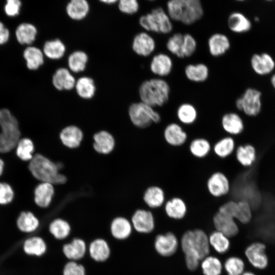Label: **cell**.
Wrapping results in <instances>:
<instances>
[{
  "mask_svg": "<svg viewBox=\"0 0 275 275\" xmlns=\"http://www.w3.org/2000/svg\"><path fill=\"white\" fill-rule=\"evenodd\" d=\"M28 168L32 176L40 182H49L57 186L67 181L66 177L59 171L56 163L41 153L33 155Z\"/></svg>",
  "mask_w": 275,
  "mask_h": 275,
  "instance_id": "6da1fadb",
  "label": "cell"
},
{
  "mask_svg": "<svg viewBox=\"0 0 275 275\" xmlns=\"http://www.w3.org/2000/svg\"><path fill=\"white\" fill-rule=\"evenodd\" d=\"M170 93L168 81L157 77L144 80L139 88L141 101L154 108L164 105L169 100Z\"/></svg>",
  "mask_w": 275,
  "mask_h": 275,
  "instance_id": "7a4b0ae2",
  "label": "cell"
},
{
  "mask_svg": "<svg viewBox=\"0 0 275 275\" xmlns=\"http://www.w3.org/2000/svg\"><path fill=\"white\" fill-rule=\"evenodd\" d=\"M167 9L171 19L186 25L196 22L203 15L200 0H169Z\"/></svg>",
  "mask_w": 275,
  "mask_h": 275,
  "instance_id": "3957f363",
  "label": "cell"
},
{
  "mask_svg": "<svg viewBox=\"0 0 275 275\" xmlns=\"http://www.w3.org/2000/svg\"><path fill=\"white\" fill-rule=\"evenodd\" d=\"M179 244L184 256L196 257L201 261L210 254L208 235L201 229L185 231L181 236Z\"/></svg>",
  "mask_w": 275,
  "mask_h": 275,
  "instance_id": "277c9868",
  "label": "cell"
},
{
  "mask_svg": "<svg viewBox=\"0 0 275 275\" xmlns=\"http://www.w3.org/2000/svg\"><path fill=\"white\" fill-rule=\"evenodd\" d=\"M21 138L17 119L7 108L0 109V153L14 149Z\"/></svg>",
  "mask_w": 275,
  "mask_h": 275,
  "instance_id": "5b68a950",
  "label": "cell"
},
{
  "mask_svg": "<svg viewBox=\"0 0 275 275\" xmlns=\"http://www.w3.org/2000/svg\"><path fill=\"white\" fill-rule=\"evenodd\" d=\"M128 114L131 124L141 129L157 124L161 120V115L154 107L141 101L132 103L128 108Z\"/></svg>",
  "mask_w": 275,
  "mask_h": 275,
  "instance_id": "8992f818",
  "label": "cell"
},
{
  "mask_svg": "<svg viewBox=\"0 0 275 275\" xmlns=\"http://www.w3.org/2000/svg\"><path fill=\"white\" fill-rule=\"evenodd\" d=\"M140 24L145 30L167 34L173 30V24L168 14L161 8L153 9L150 13L142 16Z\"/></svg>",
  "mask_w": 275,
  "mask_h": 275,
  "instance_id": "52a82bcc",
  "label": "cell"
},
{
  "mask_svg": "<svg viewBox=\"0 0 275 275\" xmlns=\"http://www.w3.org/2000/svg\"><path fill=\"white\" fill-rule=\"evenodd\" d=\"M235 104L237 109L246 116H256L261 109V93L256 89L249 88L236 99Z\"/></svg>",
  "mask_w": 275,
  "mask_h": 275,
  "instance_id": "ba28073f",
  "label": "cell"
},
{
  "mask_svg": "<svg viewBox=\"0 0 275 275\" xmlns=\"http://www.w3.org/2000/svg\"><path fill=\"white\" fill-rule=\"evenodd\" d=\"M244 255L249 263L255 268L264 270L269 263L264 243L255 241L248 245L244 250Z\"/></svg>",
  "mask_w": 275,
  "mask_h": 275,
  "instance_id": "9c48e42d",
  "label": "cell"
},
{
  "mask_svg": "<svg viewBox=\"0 0 275 275\" xmlns=\"http://www.w3.org/2000/svg\"><path fill=\"white\" fill-rule=\"evenodd\" d=\"M133 229L141 234H149L155 228V218L152 211L148 208L136 209L130 218Z\"/></svg>",
  "mask_w": 275,
  "mask_h": 275,
  "instance_id": "30bf717a",
  "label": "cell"
},
{
  "mask_svg": "<svg viewBox=\"0 0 275 275\" xmlns=\"http://www.w3.org/2000/svg\"><path fill=\"white\" fill-rule=\"evenodd\" d=\"M179 242L176 235L172 232L158 234L154 246L157 253L163 257L173 256L177 251Z\"/></svg>",
  "mask_w": 275,
  "mask_h": 275,
  "instance_id": "8fae6325",
  "label": "cell"
},
{
  "mask_svg": "<svg viewBox=\"0 0 275 275\" xmlns=\"http://www.w3.org/2000/svg\"><path fill=\"white\" fill-rule=\"evenodd\" d=\"M230 186L228 177L220 171L213 173L206 182L208 193L215 198H220L227 195L230 190Z\"/></svg>",
  "mask_w": 275,
  "mask_h": 275,
  "instance_id": "7c38bea8",
  "label": "cell"
},
{
  "mask_svg": "<svg viewBox=\"0 0 275 275\" xmlns=\"http://www.w3.org/2000/svg\"><path fill=\"white\" fill-rule=\"evenodd\" d=\"M62 145L70 149L78 148L84 138L82 130L77 125L69 124L63 127L59 134Z\"/></svg>",
  "mask_w": 275,
  "mask_h": 275,
  "instance_id": "4fadbf2b",
  "label": "cell"
},
{
  "mask_svg": "<svg viewBox=\"0 0 275 275\" xmlns=\"http://www.w3.org/2000/svg\"><path fill=\"white\" fill-rule=\"evenodd\" d=\"M173 67L172 58L164 52H159L154 55L149 65L151 72L160 78L169 76L172 72Z\"/></svg>",
  "mask_w": 275,
  "mask_h": 275,
  "instance_id": "5bb4252c",
  "label": "cell"
},
{
  "mask_svg": "<svg viewBox=\"0 0 275 275\" xmlns=\"http://www.w3.org/2000/svg\"><path fill=\"white\" fill-rule=\"evenodd\" d=\"M215 230L219 231L229 238L236 236L239 228L236 221L232 217L217 211L212 217Z\"/></svg>",
  "mask_w": 275,
  "mask_h": 275,
  "instance_id": "9a60e30c",
  "label": "cell"
},
{
  "mask_svg": "<svg viewBox=\"0 0 275 275\" xmlns=\"http://www.w3.org/2000/svg\"><path fill=\"white\" fill-rule=\"evenodd\" d=\"M55 193V186L53 184L40 182L34 189V202L41 208H48L53 202Z\"/></svg>",
  "mask_w": 275,
  "mask_h": 275,
  "instance_id": "2e32d148",
  "label": "cell"
},
{
  "mask_svg": "<svg viewBox=\"0 0 275 275\" xmlns=\"http://www.w3.org/2000/svg\"><path fill=\"white\" fill-rule=\"evenodd\" d=\"M93 147L95 152L101 155L111 153L116 146L115 138L106 130H100L93 135Z\"/></svg>",
  "mask_w": 275,
  "mask_h": 275,
  "instance_id": "e0dca14e",
  "label": "cell"
},
{
  "mask_svg": "<svg viewBox=\"0 0 275 275\" xmlns=\"http://www.w3.org/2000/svg\"><path fill=\"white\" fill-rule=\"evenodd\" d=\"M154 39L146 32H141L135 36L132 43L133 51L138 55L144 57L150 56L156 49Z\"/></svg>",
  "mask_w": 275,
  "mask_h": 275,
  "instance_id": "ac0fdd59",
  "label": "cell"
},
{
  "mask_svg": "<svg viewBox=\"0 0 275 275\" xmlns=\"http://www.w3.org/2000/svg\"><path fill=\"white\" fill-rule=\"evenodd\" d=\"M76 79L71 72L65 67L57 68L51 76L53 87L58 91L74 88Z\"/></svg>",
  "mask_w": 275,
  "mask_h": 275,
  "instance_id": "d6986e66",
  "label": "cell"
},
{
  "mask_svg": "<svg viewBox=\"0 0 275 275\" xmlns=\"http://www.w3.org/2000/svg\"><path fill=\"white\" fill-rule=\"evenodd\" d=\"M163 136L166 142L173 147L182 146L188 138L186 132L181 125L176 122L170 123L165 127Z\"/></svg>",
  "mask_w": 275,
  "mask_h": 275,
  "instance_id": "ffe728a7",
  "label": "cell"
},
{
  "mask_svg": "<svg viewBox=\"0 0 275 275\" xmlns=\"http://www.w3.org/2000/svg\"><path fill=\"white\" fill-rule=\"evenodd\" d=\"M143 201L148 209H158L162 206L166 202L164 191L159 185H150L144 191Z\"/></svg>",
  "mask_w": 275,
  "mask_h": 275,
  "instance_id": "44dd1931",
  "label": "cell"
},
{
  "mask_svg": "<svg viewBox=\"0 0 275 275\" xmlns=\"http://www.w3.org/2000/svg\"><path fill=\"white\" fill-rule=\"evenodd\" d=\"M207 46L210 54L214 58L225 54L231 47L229 38L224 34L215 33L208 39Z\"/></svg>",
  "mask_w": 275,
  "mask_h": 275,
  "instance_id": "7402d4cb",
  "label": "cell"
},
{
  "mask_svg": "<svg viewBox=\"0 0 275 275\" xmlns=\"http://www.w3.org/2000/svg\"><path fill=\"white\" fill-rule=\"evenodd\" d=\"M130 219L122 216L114 217L109 225L111 235L118 240H123L128 238L133 231Z\"/></svg>",
  "mask_w": 275,
  "mask_h": 275,
  "instance_id": "603a6c76",
  "label": "cell"
},
{
  "mask_svg": "<svg viewBox=\"0 0 275 275\" xmlns=\"http://www.w3.org/2000/svg\"><path fill=\"white\" fill-rule=\"evenodd\" d=\"M251 65L256 74L265 75L270 73L274 70L275 62L268 53H256L251 58Z\"/></svg>",
  "mask_w": 275,
  "mask_h": 275,
  "instance_id": "cb8c5ba5",
  "label": "cell"
},
{
  "mask_svg": "<svg viewBox=\"0 0 275 275\" xmlns=\"http://www.w3.org/2000/svg\"><path fill=\"white\" fill-rule=\"evenodd\" d=\"M223 129L230 136L241 134L244 129V123L241 116L235 112H228L221 118Z\"/></svg>",
  "mask_w": 275,
  "mask_h": 275,
  "instance_id": "d4e9b609",
  "label": "cell"
},
{
  "mask_svg": "<svg viewBox=\"0 0 275 275\" xmlns=\"http://www.w3.org/2000/svg\"><path fill=\"white\" fill-rule=\"evenodd\" d=\"M164 210L168 217L175 220L183 219L187 212V206L182 198L174 197L164 204Z\"/></svg>",
  "mask_w": 275,
  "mask_h": 275,
  "instance_id": "484cf974",
  "label": "cell"
},
{
  "mask_svg": "<svg viewBox=\"0 0 275 275\" xmlns=\"http://www.w3.org/2000/svg\"><path fill=\"white\" fill-rule=\"evenodd\" d=\"M23 57L26 66L30 70L39 69L45 62V57L42 49L33 45L26 47L23 52Z\"/></svg>",
  "mask_w": 275,
  "mask_h": 275,
  "instance_id": "4316f807",
  "label": "cell"
},
{
  "mask_svg": "<svg viewBox=\"0 0 275 275\" xmlns=\"http://www.w3.org/2000/svg\"><path fill=\"white\" fill-rule=\"evenodd\" d=\"M186 78L193 82H203L207 80L209 76V69L203 63L188 64L184 69Z\"/></svg>",
  "mask_w": 275,
  "mask_h": 275,
  "instance_id": "83f0119b",
  "label": "cell"
},
{
  "mask_svg": "<svg viewBox=\"0 0 275 275\" xmlns=\"http://www.w3.org/2000/svg\"><path fill=\"white\" fill-rule=\"evenodd\" d=\"M47 244L44 239L39 236L28 237L22 243V250L28 256L41 257L47 251Z\"/></svg>",
  "mask_w": 275,
  "mask_h": 275,
  "instance_id": "f1b7e54d",
  "label": "cell"
},
{
  "mask_svg": "<svg viewBox=\"0 0 275 275\" xmlns=\"http://www.w3.org/2000/svg\"><path fill=\"white\" fill-rule=\"evenodd\" d=\"M66 49L65 44L59 38L46 41L42 48L46 58L55 61L60 60L64 57Z\"/></svg>",
  "mask_w": 275,
  "mask_h": 275,
  "instance_id": "f546056e",
  "label": "cell"
},
{
  "mask_svg": "<svg viewBox=\"0 0 275 275\" xmlns=\"http://www.w3.org/2000/svg\"><path fill=\"white\" fill-rule=\"evenodd\" d=\"M38 33L36 26L28 22L21 23L17 26L15 34L17 42L22 45H32Z\"/></svg>",
  "mask_w": 275,
  "mask_h": 275,
  "instance_id": "4dcf8cb0",
  "label": "cell"
},
{
  "mask_svg": "<svg viewBox=\"0 0 275 275\" xmlns=\"http://www.w3.org/2000/svg\"><path fill=\"white\" fill-rule=\"evenodd\" d=\"M255 147L247 143L238 146L235 149V157L238 163L243 167H250L256 161L257 155Z\"/></svg>",
  "mask_w": 275,
  "mask_h": 275,
  "instance_id": "1f68e13d",
  "label": "cell"
},
{
  "mask_svg": "<svg viewBox=\"0 0 275 275\" xmlns=\"http://www.w3.org/2000/svg\"><path fill=\"white\" fill-rule=\"evenodd\" d=\"M17 229L21 232L32 233L38 230L40 221L38 217L31 211H22L16 219Z\"/></svg>",
  "mask_w": 275,
  "mask_h": 275,
  "instance_id": "d6a6232c",
  "label": "cell"
},
{
  "mask_svg": "<svg viewBox=\"0 0 275 275\" xmlns=\"http://www.w3.org/2000/svg\"><path fill=\"white\" fill-rule=\"evenodd\" d=\"M71 230L72 227L69 222L60 217L53 218L48 225L49 233L58 240L67 238L70 234Z\"/></svg>",
  "mask_w": 275,
  "mask_h": 275,
  "instance_id": "836d02e7",
  "label": "cell"
},
{
  "mask_svg": "<svg viewBox=\"0 0 275 275\" xmlns=\"http://www.w3.org/2000/svg\"><path fill=\"white\" fill-rule=\"evenodd\" d=\"M86 251L85 242L82 239L75 238L70 243L65 244L63 246L64 255L71 261L81 259Z\"/></svg>",
  "mask_w": 275,
  "mask_h": 275,
  "instance_id": "e575fe53",
  "label": "cell"
},
{
  "mask_svg": "<svg viewBox=\"0 0 275 275\" xmlns=\"http://www.w3.org/2000/svg\"><path fill=\"white\" fill-rule=\"evenodd\" d=\"M176 116L181 124L190 125L197 121L198 113L197 108L192 103L184 102L177 107Z\"/></svg>",
  "mask_w": 275,
  "mask_h": 275,
  "instance_id": "d590c367",
  "label": "cell"
},
{
  "mask_svg": "<svg viewBox=\"0 0 275 275\" xmlns=\"http://www.w3.org/2000/svg\"><path fill=\"white\" fill-rule=\"evenodd\" d=\"M89 253L93 260L102 262L108 258L111 250L106 240L102 238H97L91 242L89 246Z\"/></svg>",
  "mask_w": 275,
  "mask_h": 275,
  "instance_id": "8d00e7d4",
  "label": "cell"
},
{
  "mask_svg": "<svg viewBox=\"0 0 275 275\" xmlns=\"http://www.w3.org/2000/svg\"><path fill=\"white\" fill-rule=\"evenodd\" d=\"M228 25L232 32L238 34L246 33L252 27L250 20L239 12H234L229 16Z\"/></svg>",
  "mask_w": 275,
  "mask_h": 275,
  "instance_id": "74e56055",
  "label": "cell"
},
{
  "mask_svg": "<svg viewBox=\"0 0 275 275\" xmlns=\"http://www.w3.org/2000/svg\"><path fill=\"white\" fill-rule=\"evenodd\" d=\"M74 88L77 95L84 99H90L96 92L94 80L89 76H82L76 80Z\"/></svg>",
  "mask_w": 275,
  "mask_h": 275,
  "instance_id": "f35d334b",
  "label": "cell"
},
{
  "mask_svg": "<svg viewBox=\"0 0 275 275\" xmlns=\"http://www.w3.org/2000/svg\"><path fill=\"white\" fill-rule=\"evenodd\" d=\"M208 239L210 248L218 254H224L230 249V238L219 231L215 230L210 233Z\"/></svg>",
  "mask_w": 275,
  "mask_h": 275,
  "instance_id": "ab89813d",
  "label": "cell"
},
{
  "mask_svg": "<svg viewBox=\"0 0 275 275\" xmlns=\"http://www.w3.org/2000/svg\"><path fill=\"white\" fill-rule=\"evenodd\" d=\"M200 267L203 275H221L224 269L221 260L210 255L201 260Z\"/></svg>",
  "mask_w": 275,
  "mask_h": 275,
  "instance_id": "60d3db41",
  "label": "cell"
},
{
  "mask_svg": "<svg viewBox=\"0 0 275 275\" xmlns=\"http://www.w3.org/2000/svg\"><path fill=\"white\" fill-rule=\"evenodd\" d=\"M236 144L232 136H226L218 140L213 146L214 154L221 158L231 155L235 150Z\"/></svg>",
  "mask_w": 275,
  "mask_h": 275,
  "instance_id": "b9f144b4",
  "label": "cell"
},
{
  "mask_svg": "<svg viewBox=\"0 0 275 275\" xmlns=\"http://www.w3.org/2000/svg\"><path fill=\"white\" fill-rule=\"evenodd\" d=\"M88 56L84 51L76 50L72 52L67 59L68 69L75 73L82 72L86 68Z\"/></svg>",
  "mask_w": 275,
  "mask_h": 275,
  "instance_id": "7bdbcfd3",
  "label": "cell"
},
{
  "mask_svg": "<svg viewBox=\"0 0 275 275\" xmlns=\"http://www.w3.org/2000/svg\"><path fill=\"white\" fill-rule=\"evenodd\" d=\"M89 11V5L86 0H71L67 5L68 15L74 20L84 18Z\"/></svg>",
  "mask_w": 275,
  "mask_h": 275,
  "instance_id": "ee69618b",
  "label": "cell"
},
{
  "mask_svg": "<svg viewBox=\"0 0 275 275\" xmlns=\"http://www.w3.org/2000/svg\"><path fill=\"white\" fill-rule=\"evenodd\" d=\"M211 150L209 141L204 138L193 139L189 145V150L193 156L198 158H203L207 156Z\"/></svg>",
  "mask_w": 275,
  "mask_h": 275,
  "instance_id": "f6af8a7d",
  "label": "cell"
},
{
  "mask_svg": "<svg viewBox=\"0 0 275 275\" xmlns=\"http://www.w3.org/2000/svg\"><path fill=\"white\" fill-rule=\"evenodd\" d=\"M15 148L16 155L20 159L30 161L32 159L35 146L31 139L28 137H21Z\"/></svg>",
  "mask_w": 275,
  "mask_h": 275,
  "instance_id": "bcb514c9",
  "label": "cell"
},
{
  "mask_svg": "<svg viewBox=\"0 0 275 275\" xmlns=\"http://www.w3.org/2000/svg\"><path fill=\"white\" fill-rule=\"evenodd\" d=\"M223 268L227 275H241L245 271V264L240 257L232 256L225 260Z\"/></svg>",
  "mask_w": 275,
  "mask_h": 275,
  "instance_id": "7dc6e473",
  "label": "cell"
},
{
  "mask_svg": "<svg viewBox=\"0 0 275 275\" xmlns=\"http://www.w3.org/2000/svg\"><path fill=\"white\" fill-rule=\"evenodd\" d=\"M238 208L235 220L243 225L250 223L253 218V208L246 200L237 201Z\"/></svg>",
  "mask_w": 275,
  "mask_h": 275,
  "instance_id": "c3c4849f",
  "label": "cell"
},
{
  "mask_svg": "<svg viewBox=\"0 0 275 275\" xmlns=\"http://www.w3.org/2000/svg\"><path fill=\"white\" fill-rule=\"evenodd\" d=\"M183 40V34L177 33L169 37L166 44L168 51L179 59H181Z\"/></svg>",
  "mask_w": 275,
  "mask_h": 275,
  "instance_id": "681fc988",
  "label": "cell"
},
{
  "mask_svg": "<svg viewBox=\"0 0 275 275\" xmlns=\"http://www.w3.org/2000/svg\"><path fill=\"white\" fill-rule=\"evenodd\" d=\"M197 48V42L194 36L187 33L183 34L181 59L192 56L196 51Z\"/></svg>",
  "mask_w": 275,
  "mask_h": 275,
  "instance_id": "f907efd6",
  "label": "cell"
},
{
  "mask_svg": "<svg viewBox=\"0 0 275 275\" xmlns=\"http://www.w3.org/2000/svg\"><path fill=\"white\" fill-rule=\"evenodd\" d=\"M14 193L12 186L8 183L0 182V205H7L14 198Z\"/></svg>",
  "mask_w": 275,
  "mask_h": 275,
  "instance_id": "816d5d0a",
  "label": "cell"
},
{
  "mask_svg": "<svg viewBox=\"0 0 275 275\" xmlns=\"http://www.w3.org/2000/svg\"><path fill=\"white\" fill-rule=\"evenodd\" d=\"M63 275H85L86 271L83 265L71 261L64 267Z\"/></svg>",
  "mask_w": 275,
  "mask_h": 275,
  "instance_id": "f5cc1de1",
  "label": "cell"
},
{
  "mask_svg": "<svg viewBox=\"0 0 275 275\" xmlns=\"http://www.w3.org/2000/svg\"><path fill=\"white\" fill-rule=\"evenodd\" d=\"M21 7L20 0H6L4 11L7 16L14 17L19 15Z\"/></svg>",
  "mask_w": 275,
  "mask_h": 275,
  "instance_id": "db71d44e",
  "label": "cell"
},
{
  "mask_svg": "<svg viewBox=\"0 0 275 275\" xmlns=\"http://www.w3.org/2000/svg\"><path fill=\"white\" fill-rule=\"evenodd\" d=\"M137 0H119V8L123 13L132 14L139 10Z\"/></svg>",
  "mask_w": 275,
  "mask_h": 275,
  "instance_id": "11a10c76",
  "label": "cell"
},
{
  "mask_svg": "<svg viewBox=\"0 0 275 275\" xmlns=\"http://www.w3.org/2000/svg\"><path fill=\"white\" fill-rule=\"evenodd\" d=\"M238 208L237 201L234 200L228 201L221 205L218 209V212L235 218Z\"/></svg>",
  "mask_w": 275,
  "mask_h": 275,
  "instance_id": "9f6ffc18",
  "label": "cell"
},
{
  "mask_svg": "<svg viewBox=\"0 0 275 275\" xmlns=\"http://www.w3.org/2000/svg\"><path fill=\"white\" fill-rule=\"evenodd\" d=\"M9 38V30L2 22L0 21V45L7 43Z\"/></svg>",
  "mask_w": 275,
  "mask_h": 275,
  "instance_id": "6f0895ef",
  "label": "cell"
},
{
  "mask_svg": "<svg viewBox=\"0 0 275 275\" xmlns=\"http://www.w3.org/2000/svg\"><path fill=\"white\" fill-rule=\"evenodd\" d=\"M4 169V162L0 158V176L2 175Z\"/></svg>",
  "mask_w": 275,
  "mask_h": 275,
  "instance_id": "680465c9",
  "label": "cell"
},
{
  "mask_svg": "<svg viewBox=\"0 0 275 275\" xmlns=\"http://www.w3.org/2000/svg\"><path fill=\"white\" fill-rule=\"evenodd\" d=\"M101 2H103L107 4H112L117 2L119 0H99Z\"/></svg>",
  "mask_w": 275,
  "mask_h": 275,
  "instance_id": "91938a15",
  "label": "cell"
},
{
  "mask_svg": "<svg viewBox=\"0 0 275 275\" xmlns=\"http://www.w3.org/2000/svg\"><path fill=\"white\" fill-rule=\"evenodd\" d=\"M270 81L272 86L275 89V74H274L270 78Z\"/></svg>",
  "mask_w": 275,
  "mask_h": 275,
  "instance_id": "94428289",
  "label": "cell"
},
{
  "mask_svg": "<svg viewBox=\"0 0 275 275\" xmlns=\"http://www.w3.org/2000/svg\"><path fill=\"white\" fill-rule=\"evenodd\" d=\"M241 275H257L255 273L251 271H244Z\"/></svg>",
  "mask_w": 275,
  "mask_h": 275,
  "instance_id": "6125c7cd",
  "label": "cell"
},
{
  "mask_svg": "<svg viewBox=\"0 0 275 275\" xmlns=\"http://www.w3.org/2000/svg\"><path fill=\"white\" fill-rule=\"evenodd\" d=\"M236 1H245V0H236Z\"/></svg>",
  "mask_w": 275,
  "mask_h": 275,
  "instance_id": "be15d7a7",
  "label": "cell"
},
{
  "mask_svg": "<svg viewBox=\"0 0 275 275\" xmlns=\"http://www.w3.org/2000/svg\"><path fill=\"white\" fill-rule=\"evenodd\" d=\"M266 1H271V0H266Z\"/></svg>",
  "mask_w": 275,
  "mask_h": 275,
  "instance_id": "e7e4bbea",
  "label": "cell"
},
{
  "mask_svg": "<svg viewBox=\"0 0 275 275\" xmlns=\"http://www.w3.org/2000/svg\"><path fill=\"white\" fill-rule=\"evenodd\" d=\"M149 1H153V0H149Z\"/></svg>",
  "mask_w": 275,
  "mask_h": 275,
  "instance_id": "03108f58",
  "label": "cell"
}]
</instances>
